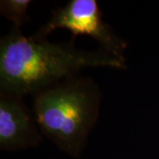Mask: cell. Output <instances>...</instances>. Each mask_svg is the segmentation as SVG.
Returning a JSON list of instances; mask_svg holds the SVG:
<instances>
[{"instance_id": "cell-1", "label": "cell", "mask_w": 159, "mask_h": 159, "mask_svg": "<svg viewBox=\"0 0 159 159\" xmlns=\"http://www.w3.org/2000/svg\"><path fill=\"white\" fill-rule=\"evenodd\" d=\"M125 70V58L102 48L87 51L73 41L52 43L27 37L13 29L0 40V92L24 97L36 95L83 68Z\"/></svg>"}, {"instance_id": "cell-2", "label": "cell", "mask_w": 159, "mask_h": 159, "mask_svg": "<svg viewBox=\"0 0 159 159\" xmlns=\"http://www.w3.org/2000/svg\"><path fill=\"white\" fill-rule=\"evenodd\" d=\"M101 99L93 80L74 74L34 95L33 113L43 136L79 157L97 123Z\"/></svg>"}, {"instance_id": "cell-3", "label": "cell", "mask_w": 159, "mask_h": 159, "mask_svg": "<svg viewBox=\"0 0 159 159\" xmlns=\"http://www.w3.org/2000/svg\"><path fill=\"white\" fill-rule=\"evenodd\" d=\"M57 29L70 31L73 42L78 35H89L99 43V48L125 58L127 43L104 21L97 0H70L66 6L52 10L51 19L33 37L46 39Z\"/></svg>"}, {"instance_id": "cell-4", "label": "cell", "mask_w": 159, "mask_h": 159, "mask_svg": "<svg viewBox=\"0 0 159 159\" xmlns=\"http://www.w3.org/2000/svg\"><path fill=\"white\" fill-rule=\"evenodd\" d=\"M43 134L23 97L0 92V148L15 151L35 147Z\"/></svg>"}, {"instance_id": "cell-5", "label": "cell", "mask_w": 159, "mask_h": 159, "mask_svg": "<svg viewBox=\"0 0 159 159\" xmlns=\"http://www.w3.org/2000/svg\"><path fill=\"white\" fill-rule=\"evenodd\" d=\"M31 4V0H2L0 1V13L13 23V28L20 29L23 24L31 20L28 14Z\"/></svg>"}]
</instances>
